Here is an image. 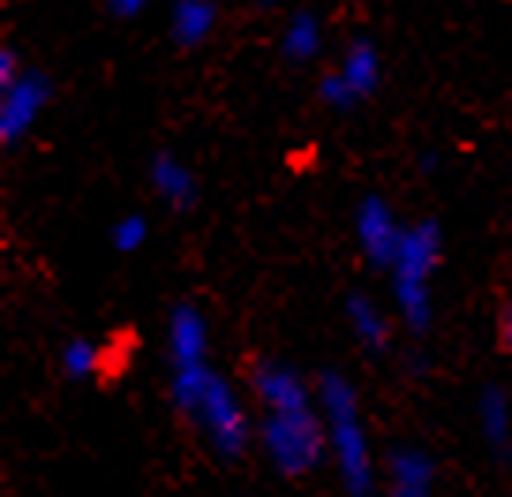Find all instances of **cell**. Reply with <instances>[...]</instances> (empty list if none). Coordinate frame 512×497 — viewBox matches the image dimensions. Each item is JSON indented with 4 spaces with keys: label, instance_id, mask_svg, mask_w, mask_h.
I'll list each match as a JSON object with an SVG mask.
<instances>
[{
    "label": "cell",
    "instance_id": "18",
    "mask_svg": "<svg viewBox=\"0 0 512 497\" xmlns=\"http://www.w3.org/2000/svg\"><path fill=\"white\" fill-rule=\"evenodd\" d=\"M320 98H324L332 110H354V106H358V95L343 83L339 72H328V76L320 80Z\"/></svg>",
    "mask_w": 512,
    "mask_h": 497
},
{
    "label": "cell",
    "instance_id": "17",
    "mask_svg": "<svg viewBox=\"0 0 512 497\" xmlns=\"http://www.w3.org/2000/svg\"><path fill=\"white\" fill-rule=\"evenodd\" d=\"M147 234H151V230H147L144 215H140V211H128V215H121V219L113 223L110 241L117 253H136V249H144Z\"/></svg>",
    "mask_w": 512,
    "mask_h": 497
},
{
    "label": "cell",
    "instance_id": "1",
    "mask_svg": "<svg viewBox=\"0 0 512 497\" xmlns=\"http://www.w3.org/2000/svg\"><path fill=\"white\" fill-rule=\"evenodd\" d=\"M317 407L343 486L351 494H369L373 490V449H369V433L354 385L343 373H324L317 381Z\"/></svg>",
    "mask_w": 512,
    "mask_h": 497
},
{
    "label": "cell",
    "instance_id": "13",
    "mask_svg": "<svg viewBox=\"0 0 512 497\" xmlns=\"http://www.w3.org/2000/svg\"><path fill=\"white\" fill-rule=\"evenodd\" d=\"M479 433L482 441L497 452L509 456L512 452V403L497 385H486L479 396Z\"/></svg>",
    "mask_w": 512,
    "mask_h": 497
},
{
    "label": "cell",
    "instance_id": "20",
    "mask_svg": "<svg viewBox=\"0 0 512 497\" xmlns=\"http://www.w3.org/2000/svg\"><path fill=\"white\" fill-rule=\"evenodd\" d=\"M151 0H110V12L117 19H136Z\"/></svg>",
    "mask_w": 512,
    "mask_h": 497
},
{
    "label": "cell",
    "instance_id": "16",
    "mask_svg": "<svg viewBox=\"0 0 512 497\" xmlns=\"http://www.w3.org/2000/svg\"><path fill=\"white\" fill-rule=\"evenodd\" d=\"M98 362H102V351H98V343L91 339H68L61 347V369L68 381H87V377H95Z\"/></svg>",
    "mask_w": 512,
    "mask_h": 497
},
{
    "label": "cell",
    "instance_id": "6",
    "mask_svg": "<svg viewBox=\"0 0 512 497\" xmlns=\"http://www.w3.org/2000/svg\"><path fill=\"white\" fill-rule=\"evenodd\" d=\"M403 234H407V226H400L396 211L388 208V200H381V196H366L354 211V238H358L362 257L373 268H392V260L403 245Z\"/></svg>",
    "mask_w": 512,
    "mask_h": 497
},
{
    "label": "cell",
    "instance_id": "11",
    "mask_svg": "<svg viewBox=\"0 0 512 497\" xmlns=\"http://www.w3.org/2000/svg\"><path fill=\"white\" fill-rule=\"evenodd\" d=\"M151 189L159 193V200H166L170 208L185 211L196 204V177L185 162L170 155V151H159L151 159Z\"/></svg>",
    "mask_w": 512,
    "mask_h": 497
},
{
    "label": "cell",
    "instance_id": "8",
    "mask_svg": "<svg viewBox=\"0 0 512 497\" xmlns=\"http://www.w3.org/2000/svg\"><path fill=\"white\" fill-rule=\"evenodd\" d=\"M208 321L196 305L181 302L170 313L166 324V358H170V373L174 369L208 366Z\"/></svg>",
    "mask_w": 512,
    "mask_h": 497
},
{
    "label": "cell",
    "instance_id": "21",
    "mask_svg": "<svg viewBox=\"0 0 512 497\" xmlns=\"http://www.w3.org/2000/svg\"><path fill=\"white\" fill-rule=\"evenodd\" d=\"M501 343L512 351V305L505 309V317H501Z\"/></svg>",
    "mask_w": 512,
    "mask_h": 497
},
{
    "label": "cell",
    "instance_id": "15",
    "mask_svg": "<svg viewBox=\"0 0 512 497\" xmlns=\"http://www.w3.org/2000/svg\"><path fill=\"white\" fill-rule=\"evenodd\" d=\"M279 46H283V57L294 61V65H305V61H313L324 46V27H320V19L313 12H294L287 19V27H283V38H279Z\"/></svg>",
    "mask_w": 512,
    "mask_h": 497
},
{
    "label": "cell",
    "instance_id": "19",
    "mask_svg": "<svg viewBox=\"0 0 512 497\" xmlns=\"http://www.w3.org/2000/svg\"><path fill=\"white\" fill-rule=\"evenodd\" d=\"M19 72H23V68H19V53L16 49H4V53H0V87L16 80Z\"/></svg>",
    "mask_w": 512,
    "mask_h": 497
},
{
    "label": "cell",
    "instance_id": "10",
    "mask_svg": "<svg viewBox=\"0 0 512 497\" xmlns=\"http://www.w3.org/2000/svg\"><path fill=\"white\" fill-rule=\"evenodd\" d=\"M437 467L422 449H396L388 456V486L396 497H422L433 490Z\"/></svg>",
    "mask_w": 512,
    "mask_h": 497
},
{
    "label": "cell",
    "instance_id": "9",
    "mask_svg": "<svg viewBox=\"0 0 512 497\" xmlns=\"http://www.w3.org/2000/svg\"><path fill=\"white\" fill-rule=\"evenodd\" d=\"M219 27V4L215 0H174L170 4V38L181 49L204 46Z\"/></svg>",
    "mask_w": 512,
    "mask_h": 497
},
{
    "label": "cell",
    "instance_id": "12",
    "mask_svg": "<svg viewBox=\"0 0 512 497\" xmlns=\"http://www.w3.org/2000/svg\"><path fill=\"white\" fill-rule=\"evenodd\" d=\"M336 72L343 76V83L351 87L354 95H358V102H362V98H369L381 87V49L373 46L369 38H358V42L347 46Z\"/></svg>",
    "mask_w": 512,
    "mask_h": 497
},
{
    "label": "cell",
    "instance_id": "5",
    "mask_svg": "<svg viewBox=\"0 0 512 497\" xmlns=\"http://www.w3.org/2000/svg\"><path fill=\"white\" fill-rule=\"evenodd\" d=\"M49 98H53V87L34 68H23L16 80L4 83L0 87V140L16 147L23 136H31L42 110L49 106Z\"/></svg>",
    "mask_w": 512,
    "mask_h": 497
},
{
    "label": "cell",
    "instance_id": "22",
    "mask_svg": "<svg viewBox=\"0 0 512 497\" xmlns=\"http://www.w3.org/2000/svg\"><path fill=\"white\" fill-rule=\"evenodd\" d=\"M256 4H260V8H275V4H279V0H256Z\"/></svg>",
    "mask_w": 512,
    "mask_h": 497
},
{
    "label": "cell",
    "instance_id": "3",
    "mask_svg": "<svg viewBox=\"0 0 512 497\" xmlns=\"http://www.w3.org/2000/svg\"><path fill=\"white\" fill-rule=\"evenodd\" d=\"M256 437H260V449L268 456V464L283 479L313 475L324 460V449H328V430H324L317 403L298 407V411H264Z\"/></svg>",
    "mask_w": 512,
    "mask_h": 497
},
{
    "label": "cell",
    "instance_id": "4",
    "mask_svg": "<svg viewBox=\"0 0 512 497\" xmlns=\"http://www.w3.org/2000/svg\"><path fill=\"white\" fill-rule=\"evenodd\" d=\"M189 418L200 426L211 452L223 456V460L245 456L249 441H253V426H249V418H245V407H241L238 392H234L230 381H226L223 373H215V369L208 373L200 396H196V403L189 407Z\"/></svg>",
    "mask_w": 512,
    "mask_h": 497
},
{
    "label": "cell",
    "instance_id": "7",
    "mask_svg": "<svg viewBox=\"0 0 512 497\" xmlns=\"http://www.w3.org/2000/svg\"><path fill=\"white\" fill-rule=\"evenodd\" d=\"M253 392L264 411H298L317 403V388H309V381L294 366L272 358L253 369Z\"/></svg>",
    "mask_w": 512,
    "mask_h": 497
},
{
    "label": "cell",
    "instance_id": "14",
    "mask_svg": "<svg viewBox=\"0 0 512 497\" xmlns=\"http://www.w3.org/2000/svg\"><path fill=\"white\" fill-rule=\"evenodd\" d=\"M347 324H351L354 339H358L366 351H373V354L388 351L392 328H388V317L381 313V305L373 302L369 294H351V298H347Z\"/></svg>",
    "mask_w": 512,
    "mask_h": 497
},
{
    "label": "cell",
    "instance_id": "2",
    "mask_svg": "<svg viewBox=\"0 0 512 497\" xmlns=\"http://www.w3.org/2000/svg\"><path fill=\"white\" fill-rule=\"evenodd\" d=\"M441 249H445L441 226L426 219V223L407 226L400 253L388 268L392 272L396 309H400L403 324L418 336L433 324V275H437V264H441Z\"/></svg>",
    "mask_w": 512,
    "mask_h": 497
}]
</instances>
